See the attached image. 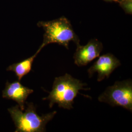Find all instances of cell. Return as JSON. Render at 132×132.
I'll list each match as a JSON object with an SVG mask.
<instances>
[{"mask_svg":"<svg viewBox=\"0 0 132 132\" xmlns=\"http://www.w3.org/2000/svg\"><path fill=\"white\" fill-rule=\"evenodd\" d=\"M86 86L87 84L66 73L55 78L52 90L49 92L48 96L43 99L49 101V107L51 108L56 103L60 108L70 110L72 108L74 99L79 91L90 90V88H84Z\"/></svg>","mask_w":132,"mask_h":132,"instance_id":"1","label":"cell"},{"mask_svg":"<svg viewBox=\"0 0 132 132\" xmlns=\"http://www.w3.org/2000/svg\"><path fill=\"white\" fill-rule=\"evenodd\" d=\"M27 105L25 110H21L18 105L8 109L15 125V132H45L47 124L53 118L56 112L39 116L32 103H27Z\"/></svg>","mask_w":132,"mask_h":132,"instance_id":"2","label":"cell"},{"mask_svg":"<svg viewBox=\"0 0 132 132\" xmlns=\"http://www.w3.org/2000/svg\"><path fill=\"white\" fill-rule=\"evenodd\" d=\"M105 1H118V0H105Z\"/></svg>","mask_w":132,"mask_h":132,"instance_id":"10","label":"cell"},{"mask_svg":"<svg viewBox=\"0 0 132 132\" xmlns=\"http://www.w3.org/2000/svg\"><path fill=\"white\" fill-rule=\"evenodd\" d=\"M37 26L45 31L44 39L40 47L43 48L51 43H57L69 48V43H80L69 20L64 16L50 21H40Z\"/></svg>","mask_w":132,"mask_h":132,"instance_id":"3","label":"cell"},{"mask_svg":"<svg viewBox=\"0 0 132 132\" xmlns=\"http://www.w3.org/2000/svg\"><path fill=\"white\" fill-rule=\"evenodd\" d=\"M98 101L113 107L119 106L132 111V82L131 79L116 81L98 97Z\"/></svg>","mask_w":132,"mask_h":132,"instance_id":"4","label":"cell"},{"mask_svg":"<svg viewBox=\"0 0 132 132\" xmlns=\"http://www.w3.org/2000/svg\"><path fill=\"white\" fill-rule=\"evenodd\" d=\"M77 48L73 55L75 63L79 67L87 65L99 57L103 50V45L97 39L90 40L85 46L76 44Z\"/></svg>","mask_w":132,"mask_h":132,"instance_id":"5","label":"cell"},{"mask_svg":"<svg viewBox=\"0 0 132 132\" xmlns=\"http://www.w3.org/2000/svg\"><path fill=\"white\" fill-rule=\"evenodd\" d=\"M124 10L129 14H132V0H118Z\"/></svg>","mask_w":132,"mask_h":132,"instance_id":"9","label":"cell"},{"mask_svg":"<svg viewBox=\"0 0 132 132\" xmlns=\"http://www.w3.org/2000/svg\"><path fill=\"white\" fill-rule=\"evenodd\" d=\"M121 65L120 62L113 54L107 53L101 55L88 70L89 77L95 72L98 73L97 81L100 82L109 78L113 71Z\"/></svg>","mask_w":132,"mask_h":132,"instance_id":"6","label":"cell"},{"mask_svg":"<svg viewBox=\"0 0 132 132\" xmlns=\"http://www.w3.org/2000/svg\"><path fill=\"white\" fill-rule=\"evenodd\" d=\"M33 92V90L22 85L19 81L12 83L7 82L2 95L5 98L11 99L16 102L21 110H24L26 101L29 94Z\"/></svg>","mask_w":132,"mask_h":132,"instance_id":"7","label":"cell"},{"mask_svg":"<svg viewBox=\"0 0 132 132\" xmlns=\"http://www.w3.org/2000/svg\"><path fill=\"white\" fill-rule=\"evenodd\" d=\"M42 48L39 47L36 52L31 57L19 63H14L7 67L6 70L14 72L20 81L24 76L27 75L31 70L34 60L41 52Z\"/></svg>","mask_w":132,"mask_h":132,"instance_id":"8","label":"cell"}]
</instances>
